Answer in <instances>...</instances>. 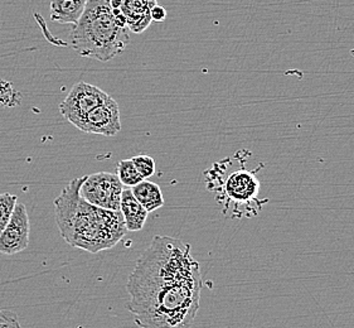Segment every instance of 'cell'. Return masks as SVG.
I'll use <instances>...</instances> for the list:
<instances>
[{"mask_svg":"<svg viewBox=\"0 0 354 328\" xmlns=\"http://www.w3.org/2000/svg\"><path fill=\"white\" fill-rule=\"evenodd\" d=\"M76 128L87 134L113 136L121 130L120 109L118 102L110 96L101 105L78 122Z\"/></svg>","mask_w":354,"mask_h":328,"instance_id":"7","label":"cell"},{"mask_svg":"<svg viewBox=\"0 0 354 328\" xmlns=\"http://www.w3.org/2000/svg\"><path fill=\"white\" fill-rule=\"evenodd\" d=\"M0 328H21L18 316L10 309H0Z\"/></svg>","mask_w":354,"mask_h":328,"instance_id":"17","label":"cell"},{"mask_svg":"<svg viewBox=\"0 0 354 328\" xmlns=\"http://www.w3.org/2000/svg\"><path fill=\"white\" fill-rule=\"evenodd\" d=\"M131 192L148 214L164 206L163 193L160 187L148 179H144L139 185H134Z\"/></svg>","mask_w":354,"mask_h":328,"instance_id":"12","label":"cell"},{"mask_svg":"<svg viewBox=\"0 0 354 328\" xmlns=\"http://www.w3.org/2000/svg\"><path fill=\"white\" fill-rule=\"evenodd\" d=\"M29 224L27 207L23 203H17L15 214L10 221L8 222L7 228L0 234V254L15 255L27 249L29 245Z\"/></svg>","mask_w":354,"mask_h":328,"instance_id":"8","label":"cell"},{"mask_svg":"<svg viewBox=\"0 0 354 328\" xmlns=\"http://www.w3.org/2000/svg\"><path fill=\"white\" fill-rule=\"evenodd\" d=\"M127 308L140 328H192L198 313L202 275L191 245L156 235L127 283Z\"/></svg>","mask_w":354,"mask_h":328,"instance_id":"1","label":"cell"},{"mask_svg":"<svg viewBox=\"0 0 354 328\" xmlns=\"http://www.w3.org/2000/svg\"><path fill=\"white\" fill-rule=\"evenodd\" d=\"M133 163L138 172L140 173L142 179H148L156 173V161L150 156L140 154V156H135L131 158Z\"/></svg>","mask_w":354,"mask_h":328,"instance_id":"16","label":"cell"},{"mask_svg":"<svg viewBox=\"0 0 354 328\" xmlns=\"http://www.w3.org/2000/svg\"><path fill=\"white\" fill-rule=\"evenodd\" d=\"M124 185L115 173L97 172L86 176L81 185V197L93 206L110 211H120L121 194Z\"/></svg>","mask_w":354,"mask_h":328,"instance_id":"5","label":"cell"},{"mask_svg":"<svg viewBox=\"0 0 354 328\" xmlns=\"http://www.w3.org/2000/svg\"><path fill=\"white\" fill-rule=\"evenodd\" d=\"M87 0H50V19L76 26L85 12Z\"/></svg>","mask_w":354,"mask_h":328,"instance_id":"11","label":"cell"},{"mask_svg":"<svg viewBox=\"0 0 354 328\" xmlns=\"http://www.w3.org/2000/svg\"><path fill=\"white\" fill-rule=\"evenodd\" d=\"M110 98L105 91L97 86L80 81L72 87L71 91L59 104V113L67 122L76 127L86 115L91 113L93 109L101 105Z\"/></svg>","mask_w":354,"mask_h":328,"instance_id":"6","label":"cell"},{"mask_svg":"<svg viewBox=\"0 0 354 328\" xmlns=\"http://www.w3.org/2000/svg\"><path fill=\"white\" fill-rule=\"evenodd\" d=\"M86 176L72 179L55 200L59 234L72 248L97 254L113 249L128 233L120 211H110L86 202L80 190Z\"/></svg>","mask_w":354,"mask_h":328,"instance_id":"2","label":"cell"},{"mask_svg":"<svg viewBox=\"0 0 354 328\" xmlns=\"http://www.w3.org/2000/svg\"><path fill=\"white\" fill-rule=\"evenodd\" d=\"M260 181L254 172L241 168L234 172L222 183V187L214 188L218 193V201L223 207V214L231 211L232 219H242V216H255L261 210L262 202L259 200Z\"/></svg>","mask_w":354,"mask_h":328,"instance_id":"4","label":"cell"},{"mask_svg":"<svg viewBox=\"0 0 354 328\" xmlns=\"http://www.w3.org/2000/svg\"><path fill=\"white\" fill-rule=\"evenodd\" d=\"M156 0H122L121 12L127 17L128 28L133 33H142L151 23L150 12L156 7Z\"/></svg>","mask_w":354,"mask_h":328,"instance_id":"9","label":"cell"},{"mask_svg":"<svg viewBox=\"0 0 354 328\" xmlns=\"http://www.w3.org/2000/svg\"><path fill=\"white\" fill-rule=\"evenodd\" d=\"M18 197L12 193H0V234L7 228L8 222L10 221L15 214Z\"/></svg>","mask_w":354,"mask_h":328,"instance_id":"14","label":"cell"},{"mask_svg":"<svg viewBox=\"0 0 354 328\" xmlns=\"http://www.w3.org/2000/svg\"><path fill=\"white\" fill-rule=\"evenodd\" d=\"M111 9H120L122 6V0H109Z\"/></svg>","mask_w":354,"mask_h":328,"instance_id":"20","label":"cell"},{"mask_svg":"<svg viewBox=\"0 0 354 328\" xmlns=\"http://www.w3.org/2000/svg\"><path fill=\"white\" fill-rule=\"evenodd\" d=\"M150 17H151V21H164L167 19V10L162 6L156 4V7L151 9Z\"/></svg>","mask_w":354,"mask_h":328,"instance_id":"18","label":"cell"},{"mask_svg":"<svg viewBox=\"0 0 354 328\" xmlns=\"http://www.w3.org/2000/svg\"><path fill=\"white\" fill-rule=\"evenodd\" d=\"M128 28H120L113 19L109 0H87L85 12L72 30L73 50L82 57L107 62L127 48Z\"/></svg>","mask_w":354,"mask_h":328,"instance_id":"3","label":"cell"},{"mask_svg":"<svg viewBox=\"0 0 354 328\" xmlns=\"http://www.w3.org/2000/svg\"><path fill=\"white\" fill-rule=\"evenodd\" d=\"M113 19L120 28H128V21L127 17L121 12V9H113Z\"/></svg>","mask_w":354,"mask_h":328,"instance_id":"19","label":"cell"},{"mask_svg":"<svg viewBox=\"0 0 354 328\" xmlns=\"http://www.w3.org/2000/svg\"><path fill=\"white\" fill-rule=\"evenodd\" d=\"M116 176L120 179L122 185L127 188H133L134 185H139L144 181L131 159H122L118 163Z\"/></svg>","mask_w":354,"mask_h":328,"instance_id":"13","label":"cell"},{"mask_svg":"<svg viewBox=\"0 0 354 328\" xmlns=\"http://www.w3.org/2000/svg\"><path fill=\"white\" fill-rule=\"evenodd\" d=\"M120 212L124 217V222L128 231L136 233L144 228L148 220V212L144 207L136 201L131 188H124L121 194Z\"/></svg>","mask_w":354,"mask_h":328,"instance_id":"10","label":"cell"},{"mask_svg":"<svg viewBox=\"0 0 354 328\" xmlns=\"http://www.w3.org/2000/svg\"><path fill=\"white\" fill-rule=\"evenodd\" d=\"M21 95L17 91L12 82L0 80V105L6 107H15L21 104Z\"/></svg>","mask_w":354,"mask_h":328,"instance_id":"15","label":"cell"}]
</instances>
